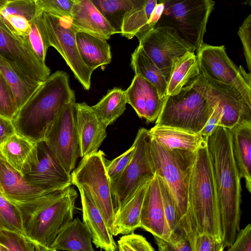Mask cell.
Masks as SVG:
<instances>
[{
    "instance_id": "obj_1",
    "label": "cell",
    "mask_w": 251,
    "mask_h": 251,
    "mask_svg": "<svg viewBox=\"0 0 251 251\" xmlns=\"http://www.w3.org/2000/svg\"><path fill=\"white\" fill-rule=\"evenodd\" d=\"M206 144L217 190L222 240L229 247L240 230L242 214L241 177L233 154L229 128L217 126Z\"/></svg>"
},
{
    "instance_id": "obj_2",
    "label": "cell",
    "mask_w": 251,
    "mask_h": 251,
    "mask_svg": "<svg viewBox=\"0 0 251 251\" xmlns=\"http://www.w3.org/2000/svg\"><path fill=\"white\" fill-rule=\"evenodd\" d=\"M75 100L69 76L62 71L50 75L12 120L15 131L33 144L44 140L50 127L68 102Z\"/></svg>"
},
{
    "instance_id": "obj_3",
    "label": "cell",
    "mask_w": 251,
    "mask_h": 251,
    "mask_svg": "<svg viewBox=\"0 0 251 251\" xmlns=\"http://www.w3.org/2000/svg\"><path fill=\"white\" fill-rule=\"evenodd\" d=\"M187 201L192 251L201 234L223 241L217 190L206 143L196 152L190 167Z\"/></svg>"
},
{
    "instance_id": "obj_4",
    "label": "cell",
    "mask_w": 251,
    "mask_h": 251,
    "mask_svg": "<svg viewBox=\"0 0 251 251\" xmlns=\"http://www.w3.org/2000/svg\"><path fill=\"white\" fill-rule=\"evenodd\" d=\"M77 197L76 190L70 186L15 203L21 212L25 236L40 251H51L59 231L73 219Z\"/></svg>"
},
{
    "instance_id": "obj_5",
    "label": "cell",
    "mask_w": 251,
    "mask_h": 251,
    "mask_svg": "<svg viewBox=\"0 0 251 251\" xmlns=\"http://www.w3.org/2000/svg\"><path fill=\"white\" fill-rule=\"evenodd\" d=\"M217 101L206 79L199 73L178 93L167 96L155 125L200 133Z\"/></svg>"
},
{
    "instance_id": "obj_6",
    "label": "cell",
    "mask_w": 251,
    "mask_h": 251,
    "mask_svg": "<svg viewBox=\"0 0 251 251\" xmlns=\"http://www.w3.org/2000/svg\"><path fill=\"white\" fill-rule=\"evenodd\" d=\"M150 136V152L155 173L164 180L174 200L179 228L190 243L188 179L196 152L168 149Z\"/></svg>"
},
{
    "instance_id": "obj_7",
    "label": "cell",
    "mask_w": 251,
    "mask_h": 251,
    "mask_svg": "<svg viewBox=\"0 0 251 251\" xmlns=\"http://www.w3.org/2000/svg\"><path fill=\"white\" fill-rule=\"evenodd\" d=\"M162 11L155 27L169 26L195 51L203 43L206 25L215 2L213 0H159Z\"/></svg>"
},
{
    "instance_id": "obj_8",
    "label": "cell",
    "mask_w": 251,
    "mask_h": 251,
    "mask_svg": "<svg viewBox=\"0 0 251 251\" xmlns=\"http://www.w3.org/2000/svg\"><path fill=\"white\" fill-rule=\"evenodd\" d=\"M102 151L86 155L71 173L72 184L92 197L112 234L115 208Z\"/></svg>"
},
{
    "instance_id": "obj_9",
    "label": "cell",
    "mask_w": 251,
    "mask_h": 251,
    "mask_svg": "<svg viewBox=\"0 0 251 251\" xmlns=\"http://www.w3.org/2000/svg\"><path fill=\"white\" fill-rule=\"evenodd\" d=\"M42 17L50 46L59 53L83 88L88 90L93 71L81 58L76 40L77 31L71 18L57 17L42 11Z\"/></svg>"
},
{
    "instance_id": "obj_10",
    "label": "cell",
    "mask_w": 251,
    "mask_h": 251,
    "mask_svg": "<svg viewBox=\"0 0 251 251\" xmlns=\"http://www.w3.org/2000/svg\"><path fill=\"white\" fill-rule=\"evenodd\" d=\"M20 172L28 182L46 193L73 185L71 174L66 172L45 140L34 144Z\"/></svg>"
},
{
    "instance_id": "obj_11",
    "label": "cell",
    "mask_w": 251,
    "mask_h": 251,
    "mask_svg": "<svg viewBox=\"0 0 251 251\" xmlns=\"http://www.w3.org/2000/svg\"><path fill=\"white\" fill-rule=\"evenodd\" d=\"M200 74L205 78L235 86L251 105V76L241 66L239 68L228 57L224 46L203 43L196 52Z\"/></svg>"
},
{
    "instance_id": "obj_12",
    "label": "cell",
    "mask_w": 251,
    "mask_h": 251,
    "mask_svg": "<svg viewBox=\"0 0 251 251\" xmlns=\"http://www.w3.org/2000/svg\"><path fill=\"white\" fill-rule=\"evenodd\" d=\"M150 141L149 130L140 128L132 144L134 150L129 162L121 175L110 182L115 211L123 204L145 177L153 176L155 174Z\"/></svg>"
},
{
    "instance_id": "obj_13",
    "label": "cell",
    "mask_w": 251,
    "mask_h": 251,
    "mask_svg": "<svg viewBox=\"0 0 251 251\" xmlns=\"http://www.w3.org/2000/svg\"><path fill=\"white\" fill-rule=\"evenodd\" d=\"M75 103V100L71 101L64 106L44 139L69 174L75 168L80 157Z\"/></svg>"
},
{
    "instance_id": "obj_14",
    "label": "cell",
    "mask_w": 251,
    "mask_h": 251,
    "mask_svg": "<svg viewBox=\"0 0 251 251\" xmlns=\"http://www.w3.org/2000/svg\"><path fill=\"white\" fill-rule=\"evenodd\" d=\"M139 45L161 71L168 82L175 60L194 49L173 28L157 26L138 40Z\"/></svg>"
},
{
    "instance_id": "obj_15",
    "label": "cell",
    "mask_w": 251,
    "mask_h": 251,
    "mask_svg": "<svg viewBox=\"0 0 251 251\" xmlns=\"http://www.w3.org/2000/svg\"><path fill=\"white\" fill-rule=\"evenodd\" d=\"M0 54L36 81L42 82L50 75L49 67L39 61L24 41L10 29L0 17Z\"/></svg>"
},
{
    "instance_id": "obj_16",
    "label": "cell",
    "mask_w": 251,
    "mask_h": 251,
    "mask_svg": "<svg viewBox=\"0 0 251 251\" xmlns=\"http://www.w3.org/2000/svg\"><path fill=\"white\" fill-rule=\"evenodd\" d=\"M206 79L222 109L219 125L231 128L241 122L251 121V105L235 86Z\"/></svg>"
},
{
    "instance_id": "obj_17",
    "label": "cell",
    "mask_w": 251,
    "mask_h": 251,
    "mask_svg": "<svg viewBox=\"0 0 251 251\" xmlns=\"http://www.w3.org/2000/svg\"><path fill=\"white\" fill-rule=\"evenodd\" d=\"M125 91L127 103L139 117L145 119L147 123L156 120L166 98L161 96L154 85L135 75L130 86Z\"/></svg>"
},
{
    "instance_id": "obj_18",
    "label": "cell",
    "mask_w": 251,
    "mask_h": 251,
    "mask_svg": "<svg viewBox=\"0 0 251 251\" xmlns=\"http://www.w3.org/2000/svg\"><path fill=\"white\" fill-rule=\"evenodd\" d=\"M140 222V227L150 232L153 236L167 240L170 236L156 173L150 180L144 196Z\"/></svg>"
},
{
    "instance_id": "obj_19",
    "label": "cell",
    "mask_w": 251,
    "mask_h": 251,
    "mask_svg": "<svg viewBox=\"0 0 251 251\" xmlns=\"http://www.w3.org/2000/svg\"><path fill=\"white\" fill-rule=\"evenodd\" d=\"M77 128L80 157L96 152L106 137V126L92 106L86 102L75 103Z\"/></svg>"
},
{
    "instance_id": "obj_20",
    "label": "cell",
    "mask_w": 251,
    "mask_h": 251,
    "mask_svg": "<svg viewBox=\"0 0 251 251\" xmlns=\"http://www.w3.org/2000/svg\"><path fill=\"white\" fill-rule=\"evenodd\" d=\"M71 18L77 32L106 40L119 33L90 0H75Z\"/></svg>"
},
{
    "instance_id": "obj_21",
    "label": "cell",
    "mask_w": 251,
    "mask_h": 251,
    "mask_svg": "<svg viewBox=\"0 0 251 251\" xmlns=\"http://www.w3.org/2000/svg\"><path fill=\"white\" fill-rule=\"evenodd\" d=\"M0 191L14 203L28 201L46 193L28 182L3 155L0 157Z\"/></svg>"
},
{
    "instance_id": "obj_22",
    "label": "cell",
    "mask_w": 251,
    "mask_h": 251,
    "mask_svg": "<svg viewBox=\"0 0 251 251\" xmlns=\"http://www.w3.org/2000/svg\"><path fill=\"white\" fill-rule=\"evenodd\" d=\"M82 208L83 222L88 228L92 240L97 248L106 251L117 250L113 235L92 197L81 188H78Z\"/></svg>"
},
{
    "instance_id": "obj_23",
    "label": "cell",
    "mask_w": 251,
    "mask_h": 251,
    "mask_svg": "<svg viewBox=\"0 0 251 251\" xmlns=\"http://www.w3.org/2000/svg\"><path fill=\"white\" fill-rule=\"evenodd\" d=\"M153 176L145 177L115 213L113 236L126 235L141 227L140 216L144 196Z\"/></svg>"
},
{
    "instance_id": "obj_24",
    "label": "cell",
    "mask_w": 251,
    "mask_h": 251,
    "mask_svg": "<svg viewBox=\"0 0 251 251\" xmlns=\"http://www.w3.org/2000/svg\"><path fill=\"white\" fill-rule=\"evenodd\" d=\"M233 156L241 178L251 192V121H245L229 128Z\"/></svg>"
},
{
    "instance_id": "obj_25",
    "label": "cell",
    "mask_w": 251,
    "mask_h": 251,
    "mask_svg": "<svg viewBox=\"0 0 251 251\" xmlns=\"http://www.w3.org/2000/svg\"><path fill=\"white\" fill-rule=\"evenodd\" d=\"M149 133L151 137L168 149L191 152H196L206 143L200 133L172 126L155 125L149 130Z\"/></svg>"
},
{
    "instance_id": "obj_26",
    "label": "cell",
    "mask_w": 251,
    "mask_h": 251,
    "mask_svg": "<svg viewBox=\"0 0 251 251\" xmlns=\"http://www.w3.org/2000/svg\"><path fill=\"white\" fill-rule=\"evenodd\" d=\"M76 40L81 58L91 70L94 71L111 62V47L107 40L85 32H77Z\"/></svg>"
},
{
    "instance_id": "obj_27",
    "label": "cell",
    "mask_w": 251,
    "mask_h": 251,
    "mask_svg": "<svg viewBox=\"0 0 251 251\" xmlns=\"http://www.w3.org/2000/svg\"><path fill=\"white\" fill-rule=\"evenodd\" d=\"M59 250L94 251L91 234L86 225L78 218L67 224L58 233L51 251Z\"/></svg>"
},
{
    "instance_id": "obj_28",
    "label": "cell",
    "mask_w": 251,
    "mask_h": 251,
    "mask_svg": "<svg viewBox=\"0 0 251 251\" xmlns=\"http://www.w3.org/2000/svg\"><path fill=\"white\" fill-rule=\"evenodd\" d=\"M0 72L14 94L18 110L43 82L31 78L0 54Z\"/></svg>"
},
{
    "instance_id": "obj_29",
    "label": "cell",
    "mask_w": 251,
    "mask_h": 251,
    "mask_svg": "<svg viewBox=\"0 0 251 251\" xmlns=\"http://www.w3.org/2000/svg\"><path fill=\"white\" fill-rule=\"evenodd\" d=\"M157 3V0H149L142 8L125 13L121 27L122 36L128 39L135 36L139 40L154 28L151 18Z\"/></svg>"
},
{
    "instance_id": "obj_30",
    "label": "cell",
    "mask_w": 251,
    "mask_h": 251,
    "mask_svg": "<svg viewBox=\"0 0 251 251\" xmlns=\"http://www.w3.org/2000/svg\"><path fill=\"white\" fill-rule=\"evenodd\" d=\"M198 58L194 52H188L174 61L167 82V95L178 93L192 78L199 75Z\"/></svg>"
},
{
    "instance_id": "obj_31",
    "label": "cell",
    "mask_w": 251,
    "mask_h": 251,
    "mask_svg": "<svg viewBox=\"0 0 251 251\" xmlns=\"http://www.w3.org/2000/svg\"><path fill=\"white\" fill-rule=\"evenodd\" d=\"M130 64L135 75L152 83L162 97H167V82L165 76L139 45L131 54Z\"/></svg>"
},
{
    "instance_id": "obj_32",
    "label": "cell",
    "mask_w": 251,
    "mask_h": 251,
    "mask_svg": "<svg viewBox=\"0 0 251 251\" xmlns=\"http://www.w3.org/2000/svg\"><path fill=\"white\" fill-rule=\"evenodd\" d=\"M127 103L126 91L115 87L108 90L92 108L101 122L107 127L124 113Z\"/></svg>"
},
{
    "instance_id": "obj_33",
    "label": "cell",
    "mask_w": 251,
    "mask_h": 251,
    "mask_svg": "<svg viewBox=\"0 0 251 251\" xmlns=\"http://www.w3.org/2000/svg\"><path fill=\"white\" fill-rule=\"evenodd\" d=\"M90 0L120 33L125 14L142 8L149 0Z\"/></svg>"
},
{
    "instance_id": "obj_34",
    "label": "cell",
    "mask_w": 251,
    "mask_h": 251,
    "mask_svg": "<svg viewBox=\"0 0 251 251\" xmlns=\"http://www.w3.org/2000/svg\"><path fill=\"white\" fill-rule=\"evenodd\" d=\"M34 145L15 133L0 145V151L6 160L20 172Z\"/></svg>"
},
{
    "instance_id": "obj_35",
    "label": "cell",
    "mask_w": 251,
    "mask_h": 251,
    "mask_svg": "<svg viewBox=\"0 0 251 251\" xmlns=\"http://www.w3.org/2000/svg\"><path fill=\"white\" fill-rule=\"evenodd\" d=\"M30 23V31L24 41L42 65H46V54L50 46L43 22L41 11L38 10L36 16Z\"/></svg>"
},
{
    "instance_id": "obj_36",
    "label": "cell",
    "mask_w": 251,
    "mask_h": 251,
    "mask_svg": "<svg viewBox=\"0 0 251 251\" xmlns=\"http://www.w3.org/2000/svg\"><path fill=\"white\" fill-rule=\"evenodd\" d=\"M0 228L16 231L25 236L19 209L0 191Z\"/></svg>"
},
{
    "instance_id": "obj_37",
    "label": "cell",
    "mask_w": 251,
    "mask_h": 251,
    "mask_svg": "<svg viewBox=\"0 0 251 251\" xmlns=\"http://www.w3.org/2000/svg\"><path fill=\"white\" fill-rule=\"evenodd\" d=\"M0 243L10 251H40L26 236L16 231L0 229Z\"/></svg>"
},
{
    "instance_id": "obj_38",
    "label": "cell",
    "mask_w": 251,
    "mask_h": 251,
    "mask_svg": "<svg viewBox=\"0 0 251 251\" xmlns=\"http://www.w3.org/2000/svg\"><path fill=\"white\" fill-rule=\"evenodd\" d=\"M157 175V174H156ZM166 222L170 232H182L179 228L174 200L164 180L157 175Z\"/></svg>"
},
{
    "instance_id": "obj_39",
    "label": "cell",
    "mask_w": 251,
    "mask_h": 251,
    "mask_svg": "<svg viewBox=\"0 0 251 251\" xmlns=\"http://www.w3.org/2000/svg\"><path fill=\"white\" fill-rule=\"evenodd\" d=\"M18 111L14 94L0 72V115L12 120Z\"/></svg>"
},
{
    "instance_id": "obj_40",
    "label": "cell",
    "mask_w": 251,
    "mask_h": 251,
    "mask_svg": "<svg viewBox=\"0 0 251 251\" xmlns=\"http://www.w3.org/2000/svg\"><path fill=\"white\" fill-rule=\"evenodd\" d=\"M75 0H35L38 10L52 15L71 17Z\"/></svg>"
},
{
    "instance_id": "obj_41",
    "label": "cell",
    "mask_w": 251,
    "mask_h": 251,
    "mask_svg": "<svg viewBox=\"0 0 251 251\" xmlns=\"http://www.w3.org/2000/svg\"><path fill=\"white\" fill-rule=\"evenodd\" d=\"M38 13L35 0H18L8 2L0 11V16L15 14L23 15L30 22Z\"/></svg>"
},
{
    "instance_id": "obj_42",
    "label": "cell",
    "mask_w": 251,
    "mask_h": 251,
    "mask_svg": "<svg viewBox=\"0 0 251 251\" xmlns=\"http://www.w3.org/2000/svg\"><path fill=\"white\" fill-rule=\"evenodd\" d=\"M154 237L160 251H192L190 243L183 232L172 233L167 240Z\"/></svg>"
},
{
    "instance_id": "obj_43",
    "label": "cell",
    "mask_w": 251,
    "mask_h": 251,
    "mask_svg": "<svg viewBox=\"0 0 251 251\" xmlns=\"http://www.w3.org/2000/svg\"><path fill=\"white\" fill-rule=\"evenodd\" d=\"M120 251H154L155 250L142 235L133 232L122 236L118 241Z\"/></svg>"
},
{
    "instance_id": "obj_44",
    "label": "cell",
    "mask_w": 251,
    "mask_h": 251,
    "mask_svg": "<svg viewBox=\"0 0 251 251\" xmlns=\"http://www.w3.org/2000/svg\"><path fill=\"white\" fill-rule=\"evenodd\" d=\"M134 150L133 145L123 154L107 161L106 160V171L110 183L116 180L122 173L129 162Z\"/></svg>"
},
{
    "instance_id": "obj_45",
    "label": "cell",
    "mask_w": 251,
    "mask_h": 251,
    "mask_svg": "<svg viewBox=\"0 0 251 251\" xmlns=\"http://www.w3.org/2000/svg\"><path fill=\"white\" fill-rule=\"evenodd\" d=\"M238 34L242 42L247 67L251 69V14L245 19L239 27Z\"/></svg>"
},
{
    "instance_id": "obj_46",
    "label": "cell",
    "mask_w": 251,
    "mask_h": 251,
    "mask_svg": "<svg viewBox=\"0 0 251 251\" xmlns=\"http://www.w3.org/2000/svg\"><path fill=\"white\" fill-rule=\"evenodd\" d=\"M226 247L223 241L212 235L202 233L197 236L193 251H223Z\"/></svg>"
},
{
    "instance_id": "obj_47",
    "label": "cell",
    "mask_w": 251,
    "mask_h": 251,
    "mask_svg": "<svg viewBox=\"0 0 251 251\" xmlns=\"http://www.w3.org/2000/svg\"><path fill=\"white\" fill-rule=\"evenodd\" d=\"M229 251H251V225L249 224L237 232Z\"/></svg>"
},
{
    "instance_id": "obj_48",
    "label": "cell",
    "mask_w": 251,
    "mask_h": 251,
    "mask_svg": "<svg viewBox=\"0 0 251 251\" xmlns=\"http://www.w3.org/2000/svg\"><path fill=\"white\" fill-rule=\"evenodd\" d=\"M222 115V109L218 101L211 115L200 132L202 138L205 141L206 138L213 129L217 126L219 125Z\"/></svg>"
},
{
    "instance_id": "obj_49",
    "label": "cell",
    "mask_w": 251,
    "mask_h": 251,
    "mask_svg": "<svg viewBox=\"0 0 251 251\" xmlns=\"http://www.w3.org/2000/svg\"><path fill=\"white\" fill-rule=\"evenodd\" d=\"M16 133L12 120L0 115V146Z\"/></svg>"
},
{
    "instance_id": "obj_50",
    "label": "cell",
    "mask_w": 251,
    "mask_h": 251,
    "mask_svg": "<svg viewBox=\"0 0 251 251\" xmlns=\"http://www.w3.org/2000/svg\"><path fill=\"white\" fill-rule=\"evenodd\" d=\"M7 0H0V11L7 4Z\"/></svg>"
},
{
    "instance_id": "obj_51",
    "label": "cell",
    "mask_w": 251,
    "mask_h": 251,
    "mask_svg": "<svg viewBox=\"0 0 251 251\" xmlns=\"http://www.w3.org/2000/svg\"><path fill=\"white\" fill-rule=\"evenodd\" d=\"M0 251H7V249L1 243H0Z\"/></svg>"
},
{
    "instance_id": "obj_52",
    "label": "cell",
    "mask_w": 251,
    "mask_h": 251,
    "mask_svg": "<svg viewBox=\"0 0 251 251\" xmlns=\"http://www.w3.org/2000/svg\"><path fill=\"white\" fill-rule=\"evenodd\" d=\"M8 0V2H10V1H13L18 0Z\"/></svg>"
},
{
    "instance_id": "obj_53",
    "label": "cell",
    "mask_w": 251,
    "mask_h": 251,
    "mask_svg": "<svg viewBox=\"0 0 251 251\" xmlns=\"http://www.w3.org/2000/svg\"><path fill=\"white\" fill-rule=\"evenodd\" d=\"M2 155V154L1 152H0V157Z\"/></svg>"
},
{
    "instance_id": "obj_54",
    "label": "cell",
    "mask_w": 251,
    "mask_h": 251,
    "mask_svg": "<svg viewBox=\"0 0 251 251\" xmlns=\"http://www.w3.org/2000/svg\"><path fill=\"white\" fill-rule=\"evenodd\" d=\"M158 0H157V1H158Z\"/></svg>"
}]
</instances>
